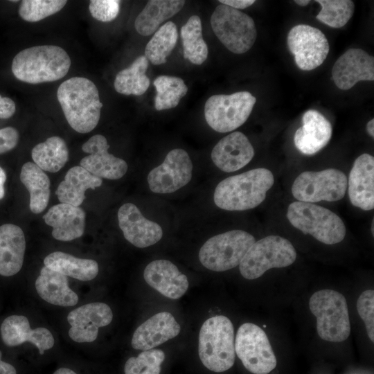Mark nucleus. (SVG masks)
Returning a JSON list of instances; mask_svg holds the SVG:
<instances>
[{
	"mask_svg": "<svg viewBox=\"0 0 374 374\" xmlns=\"http://www.w3.org/2000/svg\"><path fill=\"white\" fill-rule=\"evenodd\" d=\"M180 33L184 57L196 65L204 63L208 57V49L202 37L200 17L197 15L190 17Z\"/></svg>",
	"mask_w": 374,
	"mask_h": 374,
	"instance_id": "obj_34",
	"label": "nucleus"
},
{
	"mask_svg": "<svg viewBox=\"0 0 374 374\" xmlns=\"http://www.w3.org/2000/svg\"><path fill=\"white\" fill-rule=\"evenodd\" d=\"M120 5L118 0H92L89 10L94 19L108 22L116 18L120 12Z\"/></svg>",
	"mask_w": 374,
	"mask_h": 374,
	"instance_id": "obj_41",
	"label": "nucleus"
},
{
	"mask_svg": "<svg viewBox=\"0 0 374 374\" xmlns=\"http://www.w3.org/2000/svg\"><path fill=\"white\" fill-rule=\"evenodd\" d=\"M20 180L30 195V209L35 214L44 211L50 197V179L47 175L33 162L24 163Z\"/></svg>",
	"mask_w": 374,
	"mask_h": 374,
	"instance_id": "obj_31",
	"label": "nucleus"
},
{
	"mask_svg": "<svg viewBox=\"0 0 374 374\" xmlns=\"http://www.w3.org/2000/svg\"><path fill=\"white\" fill-rule=\"evenodd\" d=\"M302 122V127L295 132L294 145L303 154H315L330 141L332 132L331 123L315 109L306 111L303 115Z\"/></svg>",
	"mask_w": 374,
	"mask_h": 374,
	"instance_id": "obj_23",
	"label": "nucleus"
},
{
	"mask_svg": "<svg viewBox=\"0 0 374 374\" xmlns=\"http://www.w3.org/2000/svg\"><path fill=\"white\" fill-rule=\"evenodd\" d=\"M309 307L317 318V330L321 339L341 342L349 337L348 309L342 294L329 289L319 290L310 297Z\"/></svg>",
	"mask_w": 374,
	"mask_h": 374,
	"instance_id": "obj_6",
	"label": "nucleus"
},
{
	"mask_svg": "<svg viewBox=\"0 0 374 374\" xmlns=\"http://www.w3.org/2000/svg\"><path fill=\"white\" fill-rule=\"evenodd\" d=\"M193 168L186 151L181 148L173 149L167 154L161 165L148 173L149 188L155 193H174L190 181Z\"/></svg>",
	"mask_w": 374,
	"mask_h": 374,
	"instance_id": "obj_14",
	"label": "nucleus"
},
{
	"mask_svg": "<svg viewBox=\"0 0 374 374\" xmlns=\"http://www.w3.org/2000/svg\"><path fill=\"white\" fill-rule=\"evenodd\" d=\"M296 258L295 248L288 240L279 235H268L250 247L239 269L244 278L253 280L270 269L291 265Z\"/></svg>",
	"mask_w": 374,
	"mask_h": 374,
	"instance_id": "obj_7",
	"label": "nucleus"
},
{
	"mask_svg": "<svg viewBox=\"0 0 374 374\" xmlns=\"http://www.w3.org/2000/svg\"><path fill=\"white\" fill-rule=\"evenodd\" d=\"M316 2L321 6L317 19L334 28L346 25L354 13L355 4L351 0H317Z\"/></svg>",
	"mask_w": 374,
	"mask_h": 374,
	"instance_id": "obj_37",
	"label": "nucleus"
},
{
	"mask_svg": "<svg viewBox=\"0 0 374 374\" xmlns=\"http://www.w3.org/2000/svg\"><path fill=\"white\" fill-rule=\"evenodd\" d=\"M32 159L44 171L56 172L62 168L69 159L65 141L59 136H51L36 145L31 151Z\"/></svg>",
	"mask_w": 374,
	"mask_h": 374,
	"instance_id": "obj_32",
	"label": "nucleus"
},
{
	"mask_svg": "<svg viewBox=\"0 0 374 374\" xmlns=\"http://www.w3.org/2000/svg\"><path fill=\"white\" fill-rule=\"evenodd\" d=\"M15 103L11 98L0 95V119L10 118L15 114Z\"/></svg>",
	"mask_w": 374,
	"mask_h": 374,
	"instance_id": "obj_43",
	"label": "nucleus"
},
{
	"mask_svg": "<svg viewBox=\"0 0 374 374\" xmlns=\"http://www.w3.org/2000/svg\"><path fill=\"white\" fill-rule=\"evenodd\" d=\"M210 21L217 39L233 53H246L256 42L257 30L253 19L237 9L220 3Z\"/></svg>",
	"mask_w": 374,
	"mask_h": 374,
	"instance_id": "obj_9",
	"label": "nucleus"
},
{
	"mask_svg": "<svg viewBox=\"0 0 374 374\" xmlns=\"http://www.w3.org/2000/svg\"><path fill=\"white\" fill-rule=\"evenodd\" d=\"M366 130L368 134L374 137V119L370 120L366 124Z\"/></svg>",
	"mask_w": 374,
	"mask_h": 374,
	"instance_id": "obj_47",
	"label": "nucleus"
},
{
	"mask_svg": "<svg viewBox=\"0 0 374 374\" xmlns=\"http://www.w3.org/2000/svg\"><path fill=\"white\" fill-rule=\"evenodd\" d=\"M103 179L92 175L87 170L77 166L70 168L65 175L64 179L59 184L55 190L59 201L80 206L85 198V191L100 187Z\"/></svg>",
	"mask_w": 374,
	"mask_h": 374,
	"instance_id": "obj_28",
	"label": "nucleus"
},
{
	"mask_svg": "<svg viewBox=\"0 0 374 374\" xmlns=\"http://www.w3.org/2000/svg\"><path fill=\"white\" fill-rule=\"evenodd\" d=\"M357 310L365 324L370 340L374 341V291L363 292L357 301Z\"/></svg>",
	"mask_w": 374,
	"mask_h": 374,
	"instance_id": "obj_40",
	"label": "nucleus"
},
{
	"mask_svg": "<svg viewBox=\"0 0 374 374\" xmlns=\"http://www.w3.org/2000/svg\"><path fill=\"white\" fill-rule=\"evenodd\" d=\"M113 319L110 307L104 303H90L71 311L67 321L71 326L69 337L78 343H90L95 341L98 328L109 325Z\"/></svg>",
	"mask_w": 374,
	"mask_h": 374,
	"instance_id": "obj_16",
	"label": "nucleus"
},
{
	"mask_svg": "<svg viewBox=\"0 0 374 374\" xmlns=\"http://www.w3.org/2000/svg\"><path fill=\"white\" fill-rule=\"evenodd\" d=\"M332 76L341 90L351 89L359 81H373L374 57L361 48H349L334 64Z\"/></svg>",
	"mask_w": 374,
	"mask_h": 374,
	"instance_id": "obj_17",
	"label": "nucleus"
},
{
	"mask_svg": "<svg viewBox=\"0 0 374 374\" xmlns=\"http://www.w3.org/2000/svg\"><path fill=\"white\" fill-rule=\"evenodd\" d=\"M148 65V60L144 55L136 57L129 67L120 71L116 75L115 90L126 96L143 95L150 86V79L145 74Z\"/></svg>",
	"mask_w": 374,
	"mask_h": 374,
	"instance_id": "obj_33",
	"label": "nucleus"
},
{
	"mask_svg": "<svg viewBox=\"0 0 374 374\" xmlns=\"http://www.w3.org/2000/svg\"><path fill=\"white\" fill-rule=\"evenodd\" d=\"M6 180V175L3 168L0 166V199L4 197L3 184Z\"/></svg>",
	"mask_w": 374,
	"mask_h": 374,
	"instance_id": "obj_46",
	"label": "nucleus"
},
{
	"mask_svg": "<svg viewBox=\"0 0 374 374\" xmlns=\"http://www.w3.org/2000/svg\"><path fill=\"white\" fill-rule=\"evenodd\" d=\"M221 4L228 6L235 9H244L253 5L254 0H220Z\"/></svg>",
	"mask_w": 374,
	"mask_h": 374,
	"instance_id": "obj_44",
	"label": "nucleus"
},
{
	"mask_svg": "<svg viewBox=\"0 0 374 374\" xmlns=\"http://www.w3.org/2000/svg\"><path fill=\"white\" fill-rule=\"evenodd\" d=\"M109 148L104 136L93 135L82 145V151L89 154L81 159L80 166L101 179H121L127 172V163L109 153Z\"/></svg>",
	"mask_w": 374,
	"mask_h": 374,
	"instance_id": "obj_15",
	"label": "nucleus"
},
{
	"mask_svg": "<svg viewBox=\"0 0 374 374\" xmlns=\"http://www.w3.org/2000/svg\"><path fill=\"white\" fill-rule=\"evenodd\" d=\"M294 2L301 6H306L310 2L309 0H295Z\"/></svg>",
	"mask_w": 374,
	"mask_h": 374,
	"instance_id": "obj_49",
	"label": "nucleus"
},
{
	"mask_svg": "<svg viewBox=\"0 0 374 374\" xmlns=\"http://www.w3.org/2000/svg\"><path fill=\"white\" fill-rule=\"evenodd\" d=\"M183 0H150L136 17L134 27L143 36L154 33L166 20L179 12L185 4Z\"/></svg>",
	"mask_w": 374,
	"mask_h": 374,
	"instance_id": "obj_29",
	"label": "nucleus"
},
{
	"mask_svg": "<svg viewBox=\"0 0 374 374\" xmlns=\"http://www.w3.org/2000/svg\"><path fill=\"white\" fill-rule=\"evenodd\" d=\"M26 250L22 229L17 225L0 226V275L11 276L21 269Z\"/></svg>",
	"mask_w": 374,
	"mask_h": 374,
	"instance_id": "obj_26",
	"label": "nucleus"
},
{
	"mask_svg": "<svg viewBox=\"0 0 374 374\" xmlns=\"http://www.w3.org/2000/svg\"><path fill=\"white\" fill-rule=\"evenodd\" d=\"M44 266L66 276L88 281L98 274V265L92 259L76 258L71 254L55 251L44 260Z\"/></svg>",
	"mask_w": 374,
	"mask_h": 374,
	"instance_id": "obj_30",
	"label": "nucleus"
},
{
	"mask_svg": "<svg viewBox=\"0 0 374 374\" xmlns=\"http://www.w3.org/2000/svg\"><path fill=\"white\" fill-rule=\"evenodd\" d=\"M235 352L253 374H268L276 366V357L266 333L252 323H243L238 328Z\"/></svg>",
	"mask_w": 374,
	"mask_h": 374,
	"instance_id": "obj_11",
	"label": "nucleus"
},
{
	"mask_svg": "<svg viewBox=\"0 0 374 374\" xmlns=\"http://www.w3.org/2000/svg\"><path fill=\"white\" fill-rule=\"evenodd\" d=\"M254 237L242 230H231L210 238L202 246L199 259L202 265L215 271H224L240 265Z\"/></svg>",
	"mask_w": 374,
	"mask_h": 374,
	"instance_id": "obj_8",
	"label": "nucleus"
},
{
	"mask_svg": "<svg viewBox=\"0 0 374 374\" xmlns=\"http://www.w3.org/2000/svg\"><path fill=\"white\" fill-rule=\"evenodd\" d=\"M165 353L159 349L143 350L138 357L129 358L124 366L125 374H160Z\"/></svg>",
	"mask_w": 374,
	"mask_h": 374,
	"instance_id": "obj_38",
	"label": "nucleus"
},
{
	"mask_svg": "<svg viewBox=\"0 0 374 374\" xmlns=\"http://www.w3.org/2000/svg\"><path fill=\"white\" fill-rule=\"evenodd\" d=\"M71 66V59L61 47L54 45L32 46L13 58L12 72L20 81L39 84L58 80Z\"/></svg>",
	"mask_w": 374,
	"mask_h": 374,
	"instance_id": "obj_3",
	"label": "nucleus"
},
{
	"mask_svg": "<svg viewBox=\"0 0 374 374\" xmlns=\"http://www.w3.org/2000/svg\"><path fill=\"white\" fill-rule=\"evenodd\" d=\"M64 0H24L19 15L25 21L36 22L61 10L66 3Z\"/></svg>",
	"mask_w": 374,
	"mask_h": 374,
	"instance_id": "obj_39",
	"label": "nucleus"
},
{
	"mask_svg": "<svg viewBox=\"0 0 374 374\" xmlns=\"http://www.w3.org/2000/svg\"><path fill=\"white\" fill-rule=\"evenodd\" d=\"M347 187L351 204L362 210L374 208V158L364 153L358 157L350 172Z\"/></svg>",
	"mask_w": 374,
	"mask_h": 374,
	"instance_id": "obj_20",
	"label": "nucleus"
},
{
	"mask_svg": "<svg viewBox=\"0 0 374 374\" xmlns=\"http://www.w3.org/2000/svg\"><path fill=\"white\" fill-rule=\"evenodd\" d=\"M274 178L266 168H256L229 177L216 186L213 200L220 208L245 211L260 205L272 187Z\"/></svg>",
	"mask_w": 374,
	"mask_h": 374,
	"instance_id": "obj_2",
	"label": "nucleus"
},
{
	"mask_svg": "<svg viewBox=\"0 0 374 374\" xmlns=\"http://www.w3.org/2000/svg\"><path fill=\"white\" fill-rule=\"evenodd\" d=\"M287 217L294 227L326 244L339 243L346 235L342 220L330 210L313 203H291Z\"/></svg>",
	"mask_w": 374,
	"mask_h": 374,
	"instance_id": "obj_5",
	"label": "nucleus"
},
{
	"mask_svg": "<svg viewBox=\"0 0 374 374\" xmlns=\"http://www.w3.org/2000/svg\"><path fill=\"white\" fill-rule=\"evenodd\" d=\"M1 336L8 346H17L26 341L34 344L39 354L51 349L55 343L52 333L46 328L31 329L28 318L24 315H11L1 323Z\"/></svg>",
	"mask_w": 374,
	"mask_h": 374,
	"instance_id": "obj_21",
	"label": "nucleus"
},
{
	"mask_svg": "<svg viewBox=\"0 0 374 374\" xmlns=\"http://www.w3.org/2000/svg\"><path fill=\"white\" fill-rule=\"evenodd\" d=\"M118 221L124 238L138 248L153 245L163 236L161 226L145 218L132 203H125L119 208Z\"/></svg>",
	"mask_w": 374,
	"mask_h": 374,
	"instance_id": "obj_18",
	"label": "nucleus"
},
{
	"mask_svg": "<svg viewBox=\"0 0 374 374\" xmlns=\"http://www.w3.org/2000/svg\"><path fill=\"white\" fill-rule=\"evenodd\" d=\"M18 131L12 127L0 129V154L15 148L19 141Z\"/></svg>",
	"mask_w": 374,
	"mask_h": 374,
	"instance_id": "obj_42",
	"label": "nucleus"
},
{
	"mask_svg": "<svg viewBox=\"0 0 374 374\" xmlns=\"http://www.w3.org/2000/svg\"><path fill=\"white\" fill-rule=\"evenodd\" d=\"M347 180L346 175L338 169L305 171L294 181L292 193L299 202H336L344 197Z\"/></svg>",
	"mask_w": 374,
	"mask_h": 374,
	"instance_id": "obj_12",
	"label": "nucleus"
},
{
	"mask_svg": "<svg viewBox=\"0 0 374 374\" xmlns=\"http://www.w3.org/2000/svg\"><path fill=\"white\" fill-rule=\"evenodd\" d=\"M287 44L297 66L303 71H311L321 65L330 50L323 32L306 24L294 26L287 34Z\"/></svg>",
	"mask_w": 374,
	"mask_h": 374,
	"instance_id": "obj_13",
	"label": "nucleus"
},
{
	"mask_svg": "<svg viewBox=\"0 0 374 374\" xmlns=\"http://www.w3.org/2000/svg\"><path fill=\"white\" fill-rule=\"evenodd\" d=\"M157 95L154 107L157 111L177 107L188 91L183 79L173 75H159L153 82Z\"/></svg>",
	"mask_w": 374,
	"mask_h": 374,
	"instance_id": "obj_36",
	"label": "nucleus"
},
{
	"mask_svg": "<svg viewBox=\"0 0 374 374\" xmlns=\"http://www.w3.org/2000/svg\"><path fill=\"white\" fill-rule=\"evenodd\" d=\"M373 225L374 224H373V222H372V233H373Z\"/></svg>",
	"mask_w": 374,
	"mask_h": 374,
	"instance_id": "obj_50",
	"label": "nucleus"
},
{
	"mask_svg": "<svg viewBox=\"0 0 374 374\" xmlns=\"http://www.w3.org/2000/svg\"><path fill=\"white\" fill-rule=\"evenodd\" d=\"M57 97L69 125L75 131L85 134L96 127L103 103L91 80L71 78L59 86Z\"/></svg>",
	"mask_w": 374,
	"mask_h": 374,
	"instance_id": "obj_1",
	"label": "nucleus"
},
{
	"mask_svg": "<svg viewBox=\"0 0 374 374\" xmlns=\"http://www.w3.org/2000/svg\"><path fill=\"white\" fill-rule=\"evenodd\" d=\"M256 102V97L249 91L213 95L204 105L206 121L217 132L233 131L246 122Z\"/></svg>",
	"mask_w": 374,
	"mask_h": 374,
	"instance_id": "obj_10",
	"label": "nucleus"
},
{
	"mask_svg": "<svg viewBox=\"0 0 374 374\" xmlns=\"http://www.w3.org/2000/svg\"><path fill=\"white\" fill-rule=\"evenodd\" d=\"M85 217V212L81 207L66 203L52 206L43 216L45 223L53 228V237L64 242L82 235Z\"/></svg>",
	"mask_w": 374,
	"mask_h": 374,
	"instance_id": "obj_25",
	"label": "nucleus"
},
{
	"mask_svg": "<svg viewBox=\"0 0 374 374\" xmlns=\"http://www.w3.org/2000/svg\"><path fill=\"white\" fill-rule=\"evenodd\" d=\"M198 353L203 365L211 371L224 372L233 366L234 328L229 318L217 315L205 321L199 334Z\"/></svg>",
	"mask_w": 374,
	"mask_h": 374,
	"instance_id": "obj_4",
	"label": "nucleus"
},
{
	"mask_svg": "<svg viewBox=\"0 0 374 374\" xmlns=\"http://www.w3.org/2000/svg\"><path fill=\"white\" fill-rule=\"evenodd\" d=\"M143 278L150 287L171 299L181 298L188 287L187 276L168 260L150 262L144 269Z\"/></svg>",
	"mask_w": 374,
	"mask_h": 374,
	"instance_id": "obj_24",
	"label": "nucleus"
},
{
	"mask_svg": "<svg viewBox=\"0 0 374 374\" xmlns=\"http://www.w3.org/2000/svg\"><path fill=\"white\" fill-rule=\"evenodd\" d=\"M53 374H77L71 369L67 368H60L55 371Z\"/></svg>",
	"mask_w": 374,
	"mask_h": 374,
	"instance_id": "obj_48",
	"label": "nucleus"
},
{
	"mask_svg": "<svg viewBox=\"0 0 374 374\" xmlns=\"http://www.w3.org/2000/svg\"><path fill=\"white\" fill-rule=\"evenodd\" d=\"M177 39L176 24L171 21H167L157 29L146 44L144 56L154 65L166 63Z\"/></svg>",
	"mask_w": 374,
	"mask_h": 374,
	"instance_id": "obj_35",
	"label": "nucleus"
},
{
	"mask_svg": "<svg viewBox=\"0 0 374 374\" xmlns=\"http://www.w3.org/2000/svg\"><path fill=\"white\" fill-rule=\"evenodd\" d=\"M211 156L213 163L220 170L231 172L251 161L254 156V149L243 133L233 132L217 142Z\"/></svg>",
	"mask_w": 374,
	"mask_h": 374,
	"instance_id": "obj_19",
	"label": "nucleus"
},
{
	"mask_svg": "<svg viewBox=\"0 0 374 374\" xmlns=\"http://www.w3.org/2000/svg\"><path fill=\"white\" fill-rule=\"evenodd\" d=\"M2 353L0 350V374H17L15 368L1 360Z\"/></svg>",
	"mask_w": 374,
	"mask_h": 374,
	"instance_id": "obj_45",
	"label": "nucleus"
},
{
	"mask_svg": "<svg viewBox=\"0 0 374 374\" xmlns=\"http://www.w3.org/2000/svg\"><path fill=\"white\" fill-rule=\"evenodd\" d=\"M68 282L66 276L44 266L35 280V289L39 296L51 304L73 306L79 298L69 287Z\"/></svg>",
	"mask_w": 374,
	"mask_h": 374,
	"instance_id": "obj_27",
	"label": "nucleus"
},
{
	"mask_svg": "<svg viewBox=\"0 0 374 374\" xmlns=\"http://www.w3.org/2000/svg\"><path fill=\"white\" fill-rule=\"evenodd\" d=\"M180 330L179 324L171 313L159 312L136 329L131 344L136 350L152 349L177 336Z\"/></svg>",
	"mask_w": 374,
	"mask_h": 374,
	"instance_id": "obj_22",
	"label": "nucleus"
}]
</instances>
